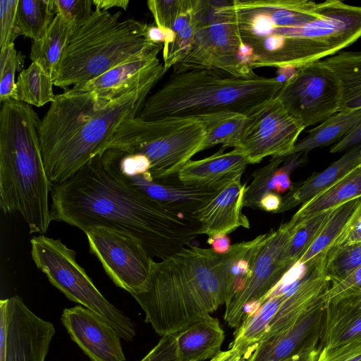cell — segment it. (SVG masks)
Instances as JSON below:
<instances>
[{
    "label": "cell",
    "mask_w": 361,
    "mask_h": 361,
    "mask_svg": "<svg viewBox=\"0 0 361 361\" xmlns=\"http://www.w3.org/2000/svg\"><path fill=\"white\" fill-rule=\"evenodd\" d=\"M203 120L207 135L200 147V152L222 145V147H238L247 123V116L231 112L221 111L199 116Z\"/></svg>",
    "instance_id": "31"
},
{
    "label": "cell",
    "mask_w": 361,
    "mask_h": 361,
    "mask_svg": "<svg viewBox=\"0 0 361 361\" xmlns=\"http://www.w3.org/2000/svg\"><path fill=\"white\" fill-rule=\"evenodd\" d=\"M92 2L95 8L102 11H107L113 7H120L126 10L129 4V1L127 0H92Z\"/></svg>",
    "instance_id": "49"
},
{
    "label": "cell",
    "mask_w": 361,
    "mask_h": 361,
    "mask_svg": "<svg viewBox=\"0 0 361 361\" xmlns=\"http://www.w3.org/2000/svg\"><path fill=\"white\" fill-rule=\"evenodd\" d=\"M0 102L16 99L15 74L22 68L24 56L18 52L14 44L0 49Z\"/></svg>",
    "instance_id": "38"
},
{
    "label": "cell",
    "mask_w": 361,
    "mask_h": 361,
    "mask_svg": "<svg viewBox=\"0 0 361 361\" xmlns=\"http://www.w3.org/2000/svg\"><path fill=\"white\" fill-rule=\"evenodd\" d=\"M224 337L219 319L210 315L203 317L176 334L178 360L212 359L221 351Z\"/></svg>",
    "instance_id": "25"
},
{
    "label": "cell",
    "mask_w": 361,
    "mask_h": 361,
    "mask_svg": "<svg viewBox=\"0 0 361 361\" xmlns=\"http://www.w3.org/2000/svg\"><path fill=\"white\" fill-rule=\"evenodd\" d=\"M210 361H248V359L238 350L230 348L227 350L220 351Z\"/></svg>",
    "instance_id": "47"
},
{
    "label": "cell",
    "mask_w": 361,
    "mask_h": 361,
    "mask_svg": "<svg viewBox=\"0 0 361 361\" xmlns=\"http://www.w3.org/2000/svg\"><path fill=\"white\" fill-rule=\"evenodd\" d=\"M207 243L212 246V249L217 254H225L231 248V240L228 235L219 233L209 236Z\"/></svg>",
    "instance_id": "46"
},
{
    "label": "cell",
    "mask_w": 361,
    "mask_h": 361,
    "mask_svg": "<svg viewBox=\"0 0 361 361\" xmlns=\"http://www.w3.org/2000/svg\"><path fill=\"white\" fill-rule=\"evenodd\" d=\"M85 233L90 252L116 286L131 295L143 288L154 259L137 239L104 226L90 228Z\"/></svg>",
    "instance_id": "13"
},
{
    "label": "cell",
    "mask_w": 361,
    "mask_h": 361,
    "mask_svg": "<svg viewBox=\"0 0 361 361\" xmlns=\"http://www.w3.org/2000/svg\"><path fill=\"white\" fill-rule=\"evenodd\" d=\"M321 61L334 71L340 81L338 112L361 109V51H340Z\"/></svg>",
    "instance_id": "27"
},
{
    "label": "cell",
    "mask_w": 361,
    "mask_h": 361,
    "mask_svg": "<svg viewBox=\"0 0 361 361\" xmlns=\"http://www.w3.org/2000/svg\"><path fill=\"white\" fill-rule=\"evenodd\" d=\"M283 85L278 78H240L216 70L173 73L148 97L137 116L154 119L166 116H202L231 111L250 116L275 97Z\"/></svg>",
    "instance_id": "6"
},
{
    "label": "cell",
    "mask_w": 361,
    "mask_h": 361,
    "mask_svg": "<svg viewBox=\"0 0 361 361\" xmlns=\"http://www.w3.org/2000/svg\"><path fill=\"white\" fill-rule=\"evenodd\" d=\"M358 145H361V123L350 133L334 145L330 149V152H341Z\"/></svg>",
    "instance_id": "44"
},
{
    "label": "cell",
    "mask_w": 361,
    "mask_h": 361,
    "mask_svg": "<svg viewBox=\"0 0 361 361\" xmlns=\"http://www.w3.org/2000/svg\"><path fill=\"white\" fill-rule=\"evenodd\" d=\"M31 256L49 281L70 300L95 312L126 341L135 336L134 323L110 303L76 261V252L59 239L44 235L30 240Z\"/></svg>",
    "instance_id": "10"
},
{
    "label": "cell",
    "mask_w": 361,
    "mask_h": 361,
    "mask_svg": "<svg viewBox=\"0 0 361 361\" xmlns=\"http://www.w3.org/2000/svg\"><path fill=\"white\" fill-rule=\"evenodd\" d=\"M317 361H346L361 355V290L324 303Z\"/></svg>",
    "instance_id": "15"
},
{
    "label": "cell",
    "mask_w": 361,
    "mask_h": 361,
    "mask_svg": "<svg viewBox=\"0 0 361 361\" xmlns=\"http://www.w3.org/2000/svg\"><path fill=\"white\" fill-rule=\"evenodd\" d=\"M221 147L216 153L195 161H189L177 173L180 183L190 187L221 190L241 177L248 161L238 149L224 152Z\"/></svg>",
    "instance_id": "21"
},
{
    "label": "cell",
    "mask_w": 361,
    "mask_h": 361,
    "mask_svg": "<svg viewBox=\"0 0 361 361\" xmlns=\"http://www.w3.org/2000/svg\"><path fill=\"white\" fill-rule=\"evenodd\" d=\"M161 49L163 45L68 90L75 92H94L100 97L113 100L135 90L154 86L166 73L164 64L157 58Z\"/></svg>",
    "instance_id": "17"
},
{
    "label": "cell",
    "mask_w": 361,
    "mask_h": 361,
    "mask_svg": "<svg viewBox=\"0 0 361 361\" xmlns=\"http://www.w3.org/2000/svg\"><path fill=\"white\" fill-rule=\"evenodd\" d=\"M76 25L56 14L43 37L32 41L30 58L53 76Z\"/></svg>",
    "instance_id": "28"
},
{
    "label": "cell",
    "mask_w": 361,
    "mask_h": 361,
    "mask_svg": "<svg viewBox=\"0 0 361 361\" xmlns=\"http://www.w3.org/2000/svg\"><path fill=\"white\" fill-rule=\"evenodd\" d=\"M6 361H45L56 330L32 312L18 295L7 298Z\"/></svg>",
    "instance_id": "16"
},
{
    "label": "cell",
    "mask_w": 361,
    "mask_h": 361,
    "mask_svg": "<svg viewBox=\"0 0 361 361\" xmlns=\"http://www.w3.org/2000/svg\"><path fill=\"white\" fill-rule=\"evenodd\" d=\"M306 160L307 153L271 157L267 164L252 173V180L246 188L243 207L259 208L261 198L267 192L290 191L293 187L291 173Z\"/></svg>",
    "instance_id": "23"
},
{
    "label": "cell",
    "mask_w": 361,
    "mask_h": 361,
    "mask_svg": "<svg viewBox=\"0 0 361 361\" xmlns=\"http://www.w3.org/2000/svg\"><path fill=\"white\" fill-rule=\"evenodd\" d=\"M41 121L30 105L8 100L0 111V207L20 214L30 233L44 235L51 221L52 184L40 144Z\"/></svg>",
    "instance_id": "4"
},
{
    "label": "cell",
    "mask_w": 361,
    "mask_h": 361,
    "mask_svg": "<svg viewBox=\"0 0 361 361\" xmlns=\"http://www.w3.org/2000/svg\"><path fill=\"white\" fill-rule=\"evenodd\" d=\"M195 32L192 0H185L183 8L173 27L165 33L162 52L166 72L186 56L192 45Z\"/></svg>",
    "instance_id": "32"
},
{
    "label": "cell",
    "mask_w": 361,
    "mask_h": 361,
    "mask_svg": "<svg viewBox=\"0 0 361 361\" xmlns=\"http://www.w3.org/2000/svg\"><path fill=\"white\" fill-rule=\"evenodd\" d=\"M235 252V244L221 255L190 245L153 260L143 288L132 294L146 322L161 336L175 334L227 303L233 295L230 269Z\"/></svg>",
    "instance_id": "2"
},
{
    "label": "cell",
    "mask_w": 361,
    "mask_h": 361,
    "mask_svg": "<svg viewBox=\"0 0 361 361\" xmlns=\"http://www.w3.org/2000/svg\"><path fill=\"white\" fill-rule=\"evenodd\" d=\"M318 355L319 353L317 347H316L309 349L283 361H317Z\"/></svg>",
    "instance_id": "50"
},
{
    "label": "cell",
    "mask_w": 361,
    "mask_h": 361,
    "mask_svg": "<svg viewBox=\"0 0 361 361\" xmlns=\"http://www.w3.org/2000/svg\"><path fill=\"white\" fill-rule=\"evenodd\" d=\"M231 4V1L192 0L194 41L186 56L173 66V73L207 69L240 78L256 75L243 59Z\"/></svg>",
    "instance_id": "9"
},
{
    "label": "cell",
    "mask_w": 361,
    "mask_h": 361,
    "mask_svg": "<svg viewBox=\"0 0 361 361\" xmlns=\"http://www.w3.org/2000/svg\"><path fill=\"white\" fill-rule=\"evenodd\" d=\"M361 163V145L345 152L326 169L309 177L293 188L282 197L277 213L286 212L327 190Z\"/></svg>",
    "instance_id": "24"
},
{
    "label": "cell",
    "mask_w": 361,
    "mask_h": 361,
    "mask_svg": "<svg viewBox=\"0 0 361 361\" xmlns=\"http://www.w3.org/2000/svg\"><path fill=\"white\" fill-rule=\"evenodd\" d=\"M52 221L84 233L104 226L137 239L149 255L161 260L178 252L198 235L196 217L168 210L115 178L97 155L65 182L52 185Z\"/></svg>",
    "instance_id": "1"
},
{
    "label": "cell",
    "mask_w": 361,
    "mask_h": 361,
    "mask_svg": "<svg viewBox=\"0 0 361 361\" xmlns=\"http://www.w3.org/2000/svg\"><path fill=\"white\" fill-rule=\"evenodd\" d=\"M282 203V197L274 192L266 193L260 200L259 209L267 212L277 213Z\"/></svg>",
    "instance_id": "45"
},
{
    "label": "cell",
    "mask_w": 361,
    "mask_h": 361,
    "mask_svg": "<svg viewBox=\"0 0 361 361\" xmlns=\"http://www.w3.org/2000/svg\"><path fill=\"white\" fill-rule=\"evenodd\" d=\"M246 188V183H241V177L236 178L197 214L201 235H228L239 227L250 228V221L242 212Z\"/></svg>",
    "instance_id": "22"
},
{
    "label": "cell",
    "mask_w": 361,
    "mask_h": 361,
    "mask_svg": "<svg viewBox=\"0 0 361 361\" xmlns=\"http://www.w3.org/2000/svg\"><path fill=\"white\" fill-rule=\"evenodd\" d=\"M61 320L71 338L92 361H125L121 336L95 312L77 305L63 310Z\"/></svg>",
    "instance_id": "18"
},
{
    "label": "cell",
    "mask_w": 361,
    "mask_h": 361,
    "mask_svg": "<svg viewBox=\"0 0 361 361\" xmlns=\"http://www.w3.org/2000/svg\"><path fill=\"white\" fill-rule=\"evenodd\" d=\"M207 135V127L199 116L154 119L135 116L119 126L105 149L115 148L145 157L152 178L164 180L177 175L200 152Z\"/></svg>",
    "instance_id": "8"
},
{
    "label": "cell",
    "mask_w": 361,
    "mask_h": 361,
    "mask_svg": "<svg viewBox=\"0 0 361 361\" xmlns=\"http://www.w3.org/2000/svg\"><path fill=\"white\" fill-rule=\"evenodd\" d=\"M107 170L126 185L168 210L186 216L196 217L220 191L173 183L169 180H154L149 172L125 175Z\"/></svg>",
    "instance_id": "19"
},
{
    "label": "cell",
    "mask_w": 361,
    "mask_h": 361,
    "mask_svg": "<svg viewBox=\"0 0 361 361\" xmlns=\"http://www.w3.org/2000/svg\"><path fill=\"white\" fill-rule=\"evenodd\" d=\"M300 222L291 218L267 233L250 264L242 287L226 303L224 320L231 328H238L250 304H257L266 297L287 272L283 257L287 243Z\"/></svg>",
    "instance_id": "12"
},
{
    "label": "cell",
    "mask_w": 361,
    "mask_h": 361,
    "mask_svg": "<svg viewBox=\"0 0 361 361\" xmlns=\"http://www.w3.org/2000/svg\"><path fill=\"white\" fill-rule=\"evenodd\" d=\"M361 266V243L326 252L325 271L334 285Z\"/></svg>",
    "instance_id": "37"
},
{
    "label": "cell",
    "mask_w": 361,
    "mask_h": 361,
    "mask_svg": "<svg viewBox=\"0 0 361 361\" xmlns=\"http://www.w3.org/2000/svg\"><path fill=\"white\" fill-rule=\"evenodd\" d=\"M361 243V203L341 234L330 245L331 251Z\"/></svg>",
    "instance_id": "42"
},
{
    "label": "cell",
    "mask_w": 361,
    "mask_h": 361,
    "mask_svg": "<svg viewBox=\"0 0 361 361\" xmlns=\"http://www.w3.org/2000/svg\"><path fill=\"white\" fill-rule=\"evenodd\" d=\"M92 4V0H51L55 14H61L77 26L91 16Z\"/></svg>",
    "instance_id": "41"
},
{
    "label": "cell",
    "mask_w": 361,
    "mask_h": 361,
    "mask_svg": "<svg viewBox=\"0 0 361 361\" xmlns=\"http://www.w3.org/2000/svg\"><path fill=\"white\" fill-rule=\"evenodd\" d=\"M18 0L0 1V49L13 44L20 35L17 23Z\"/></svg>",
    "instance_id": "40"
},
{
    "label": "cell",
    "mask_w": 361,
    "mask_h": 361,
    "mask_svg": "<svg viewBox=\"0 0 361 361\" xmlns=\"http://www.w3.org/2000/svg\"><path fill=\"white\" fill-rule=\"evenodd\" d=\"M334 209L316 214L299 223L287 243L283 257V265L287 271L313 243Z\"/></svg>",
    "instance_id": "36"
},
{
    "label": "cell",
    "mask_w": 361,
    "mask_h": 361,
    "mask_svg": "<svg viewBox=\"0 0 361 361\" xmlns=\"http://www.w3.org/2000/svg\"><path fill=\"white\" fill-rule=\"evenodd\" d=\"M276 97L305 128L338 112L341 84L334 71L320 60L297 68Z\"/></svg>",
    "instance_id": "11"
},
{
    "label": "cell",
    "mask_w": 361,
    "mask_h": 361,
    "mask_svg": "<svg viewBox=\"0 0 361 361\" xmlns=\"http://www.w3.org/2000/svg\"><path fill=\"white\" fill-rule=\"evenodd\" d=\"M242 44L243 61L252 70L264 67L297 69L334 53L317 42L300 39L298 25L319 15L310 0H233L231 4Z\"/></svg>",
    "instance_id": "5"
},
{
    "label": "cell",
    "mask_w": 361,
    "mask_h": 361,
    "mask_svg": "<svg viewBox=\"0 0 361 361\" xmlns=\"http://www.w3.org/2000/svg\"><path fill=\"white\" fill-rule=\"evenodd\" d=\"M286 297L281 288L273 289L243 317L230 348L249 359L264 337L269 323Z\"/></svg>",
    "instance_id": "26"
},
{
    "label": "cell",
    "mask_w": 361,
    "mask_h": 361,
    "mask_svg": "<svg viewBox=\"0 0 361 361\" xmlns=\"http://www.w3.org/2000/svg\"><path fill=\"white\" fill-rule=\"evenodd\" d=\"M360 123L361 109L338 112L308 130L307 135L297 142L290 154L307 153L313 149L337 143Z\"/></svg>",
    "instance_id": "30"
},
{
    "label": "cell",
    "mask_w": 361,
    "mask_h": 361,
    "mask_svg": "<svg viewBox=\"0 0 361 361\" xmlns=\"http://www.w3.org/2000/svg\"><path fill=\"white\" fill-rule=\"evenodd\" d=\"M140 361H179L176 334L165 335Z\"/></svg>",
    "instance_id": "43"
},
{
    "label": "cell",
    "mask_w": 361,
    "mask_h": 361,
    "mask_svg": "<svg viewBox=\"0 0 361 361\" xmlns=\"http://www.w3.org/2000/svg\"><path fill=\"white\" fill-rule=\"evenodd\" d=\"M361 197V163L331 187L302 204L293 215L298 222Z\"/></svg>",
    "instance_id": "29"
},
{
    "label": "cell",
    "mask_w": 361,
    "mask_h": 361,
    "mask_svg": "<svg viewBox=\"0 0 361 361\" xmlns=\"http://www.w3.org/2000/svg\"><path fill=\"white\" fill-rule=\"evenodd\" d=\"M360 203L361 197H358L335 207L313 243L298 262L307 263L318 255L326 253L330 245L343 231Z\"/></svg>",
    "instance_id": "34"
},
{
    "label": "cell",
    "mask_w": 361,
    "mask_h": 361,
    "mask_svg": "<svg viewBox=\"0 0 361 361\" xmlns=\"http://www.w3.org/2000/svg\"><path fill=\"white\" fill-rule=\"evenodd\" d=\"M185 3V0H149L147 2L154 23L165 32L172 29Z\"/></svg>",
    "instance_id": "39"
},
{
    "label": "cell",
    "mask_w": 361,
    "mask_h": 361,
    "mask_svg": "<svg viewBox=\"0 0 361 361\" xmlns=\"http://www.w3.org/2000/svg\"><path fill=\"white\" fill-rule=\"evenodd\" d=\"M53 85L52 76L39 64L32 62L18 75L16 100L37 107L51 103L56 97Z\"/></svg>",
    "instance_id": "33"
},
{
    "label": "cell",
    "mask_w": 361,
    "mask_h": 361,
    "mask_svg": "<svg viewBox=\"0 0 361 361\" xmlns=\"http://www.w3.org/2000/svg\"><path fill=\"white\" fill-rule=\"evenodd\" d=\"M121 15L95 8L76 26L52 76L54 85L67 90L163 45L147 39V23L121 20Z\"/></svg>",
    "instance_id": "7"
},
{
    "label": "cell",
    "mask_w": 361,
    "mask_h": 361,
    "mask_svg": "<svg viewBox=\"0 0 361 361\" xmlns=\"http://www.w3.org/2000/svg\"><path fill=\"white\" fill-rule=\"evenodd\" d=\"M324 312L320 297L290 327L260 343L248 361H283L318 347Z\"/></svg>",
    "instance_id": "20"
},
{
    "label": "cell",
    "mask_w": 361,
    "mask_h": 361,
    "mask_svg": "<svg viewBox=\"0 0 361 361\" xmlns=\"http://www.w3.org/2000/svg\"><path fill=\"white\" fill-rule=\"evenodd\" d=\"M55 16L51 0H18L17 23L20 35L32 41L43 37Z\"/></svg>",
    "instance_id": "35"
},
{
    "label": "cell",
    "mask_w": 361,
    "mask_h": 361,
    "mask_svg": "<svg viewBox=\"0 0 361 361\" xmlns=\"http://www.w3.org/2000/svg\"><path fill=\"white\" fill-rule=\"evenodd\" d=\"M154 86L109 100L94 92L56 95L41 121L44 164L52 185L61 184L102 154L119 126L137 116Z\"/></svg>",
    "instance_id": "3"
},
{
    "label": "cell",
    "mask_w": 361,
    "mask_h": 361,
    "mask_svg": "<svg viewBox=\"0 0 361 361\" xmlns=\"http://www.w3.org/2000/svg\"><path fill=\"white\" fill-rule=\"evenodd\" d=\"M147 39L154 44H161L165 42V32L154 24H147L146 29Z\"/></svg>",
    "instance_id": "48"
},
{
    "label": "cell",
    "mask_w": 361,
    "mask_h": 361,
    "mask_svg": "<svg viewBox=\"0 0 361 361\" xmlns=\"http://www.w3.org/2000/svg\"><path fill=\"white\" fill-rule=\"evenodd\" d=\"M247 117L241 142L236 148L245 154L249 164L259 163L267 157L289 155L305 129L276 97Z\"/></svg>",
    "instance_id": "14"
}]
</instances>
